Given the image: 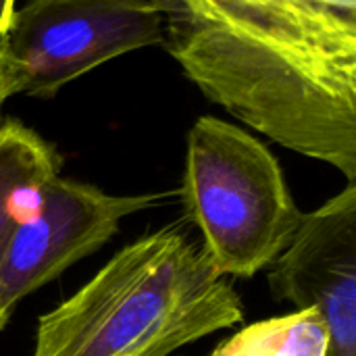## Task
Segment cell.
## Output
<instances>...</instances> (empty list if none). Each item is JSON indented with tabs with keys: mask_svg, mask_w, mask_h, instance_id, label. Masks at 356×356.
<instances>
[{
	"mask_svg": "<svg viewBox=\"0 0 356 356\" xmlns=\"http://www.w3.org/2000/svg\"><path fill=\"white\" fill-rule=\"evenodd\" d=\"M163 46L236 119L356 184V0H156Z\"/></svg>",
	"mask_w": 356,
	"mask_h": 356,
	"instance_id": "6da1fadb",
	"label": "cell"
},
{
	"mask_svg": "<svg viewBox=\"0 0 356 356\" xmlns=\"http://www.w3.org/2000/svg\"><path fill=\"white\" fill-rule=\"evenodd\" d=\"M242 321L234 286L169 225L119 250L40 317L31 356H169Z\"/></svg>",
	"mask_w": 356,
	"mask_h": 356,
	"instance_id": "7a4b0ae2",
	"label": "cell"
},
{
	"mask_svg": "<svg viewBox=\"0 0 356 356\" xmlns=\"http://www.w3.org/2000/svg\"><path fill=\"white\" fill-rule=\"evenodd\" d=\"M179 194L223 277L248 280L269 269L305 217L269 148L217 117H200L188 131Z\"/></svg>",
	"mask_w": 356,
	"mask_h": 356,
	"instance_id": "3957f363",
	"label": "cell"
},
{
	"mask_svg": "<svg viewBox=\"0 0 356 356\" xmlns=\"http://www.w3.org/2000/svg\"><path fill=\"white\" fill-rule=\"evenodd\" d=\"M163 44L156 0H27L2 38L10 96L52 98L125 52Z\"/></svg>",
	"mask_w": 356,
	"mask_h": 356,
	"instance_id": "277c9868",
	"label": "cell"
},
{
	"mask_svg": "<svg viewBox=\"0 0 356 356\" xmlns=\"http://www.w3.org/2000/svg\"><path fill=\"white\" fill-rule=\"evenodd\" d=\"M169 196H117L60 175L48 179L31 213L15 225L0 263V332L25 296L104 246L121 219Z\"/></svg>",
	"mask_w": 356,
	"mask_h": 356,
	"instance_id": "5b68a950",
	"label": "cell"
},
{
	"mask_svg": "<svg viewBox=\"0 0 356 356\" xmlns=\"http://www.w3.org/2000/svg\"><path fill=\"white\" fill-rule=\"evenodd\" d=\"M267 277L275 298L323 317L327 356H356V184L302 217Z\"/></svg>",
	"mask_w": 356,
	"mask_h": 356,
	"instance_id": "8992f818",
	"label": "cell"
},
{
	"mask_svg": "<svg viewBox=\"0 0 356 356\" xmlns=\"http://www.w3.org/2000/svg\"><path fill=\"white\" fill-rule=\"evenodd\" d=\"M60 156L31 127L0 123V263L15 225L31 213L42 186L58 175Z\"/></svg>",
	"mask_w": 356,
	"mask_h": 356,
	"instance_id": "52a82bcc",
	"label": "cell"
},
{
	"mask_svg": "<svg viewBox=\"0 0 356 356\" xmlns=\"http://www.w3.org/2000/svg\"><path fill=\"white\" fill-rule=\"evenodd\" d=\"M330 332L315 309L246 325L211 356H327Z\"/></svg>",
	"mask_w": 356,
	"mask_h": 356,
	"instance_id": "ba28073f",
	"label": "cell"
},
{
	"mask_svg": "<svg viewBox=\"0 0 356 356\" xmlns=\"http://www.w3.org/2000/svg\"><path fill=\"white\" fill-rule=\"evenodd\" d=\"M13 13H15V0H0V42L8 29Z\"/></svg>",
	"mask_w": 356,
	"mask_h": 356,
	"instance_id": "9c48e42d",
	"label": "cell"
},
{
	"mask_svg": "<svg viewBox=\"0 0 356 356\" xmlns=\"http://www.w3.org/2000/svg\"><path fill=\"white\" fill-rule=\"evenodd\" d=\"M13 98L10 90H8V81H6V73H4V60H2V42H0V111L4 106V102Z\"/></svg>",
	"mask_w": 356,
	"mask_h": 356,
	"instance_id": "30bf717a",
	"label": "cell"
}]
</instances>
